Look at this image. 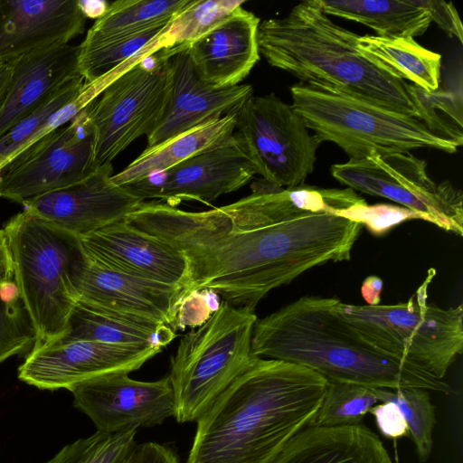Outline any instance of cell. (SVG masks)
I'll list each match as a JSON object with an SVG mask.
<instances>
[{
  "mask_svg": "<svg viewBox=\"0 0 463 463\" xmlns=\"http://www.w3.org/2000/svg\"><path fill=\"white\" fill-rule=\"evenodd\" d=\"M175 336V332L162 322L77 300L66 333L59 339L96 341L161 352Z\"/></svg>",
  "mask_w": 463,
  "mask_h": 463,
  "instance_id": "cb8c5ba5",
  "label": "cell"
},
{
  "mask_svg": "<svg viewBox=\"0 0 463 463\" xmlns=\"http://www.w3.org/2000/svg\"><path fill=\"white\" fill-rule=\"evenodd\" d=\"M327 15L354 21L381 37L422 35L432 20L419 0H320Z\"/></svg>",
  "mask_w": 463,
  "mask_h": 463,
  "instance_id": "4316f807",
  "label": "cell"
},
{
  "mask_svg": "<svg viewBox=\"0 0 463 463\" xmlns=\"http://www.w3.org/2000/svg\"><path fill=\"white\" fill-rule=\"evenodd\" d=\"M332 175L354 191L397 203L447 232L463 234V194L449 181L436 184L427 164L410 152L371 155L331 166Z\"/></svg>",
  "mask_w": 463,
  "mask_h": 463,
  "instance_id": "8fae6325",
  "label": "cell"
},
{
  "mask_svg": "<svg viewBox=\"0 0 463 463\" xmlns=\"http://www.w3.org/2000/svg\"><path fill=\"white\" fill-rule=\"evenodd\" d=\"M221 303L219 295L210 288L179 296L173 307L172 329L175 332L201 326L217 311Z\"/></svg>",
  "mask_w": 463,
  "mask_h": 463,
  "instance_id": "74e56055",
  "label": "cell"
},
{
  "mask_svg": "<svg viewBox=\"0 0 463 463\" xmlns=\"http://www.w3.org/2000/svg\"><path fill=\"white\" fill-rule=\"evenodd\" d=\"M170 87L168 54L162 49L119 75L89 104L97 166L111 164L132 142L155 130L166 109Z\"/></svg>",
  "mask_w": 463,
  "mask_h": 463,
  "instance_id": "9c48e42d",
  "label": "cell"
},
{
  "mask_svg": "<svg viewBox=\"0 0 463 463\" xmlns=\"http://www.w3.org/2000/svg\"><path fill=\"white\" fill-rule=\"evenodd\" d=\"M125 221L184 255L188 284L179 296L210 288L252 309L307 269L350 260L362 228L329 212L256 224L232 203L187 212L161 201L141 202Z\"/></svg>",
  "mask_w": 463,
  "mask_h": 463,
  "instance_id": "6da1fadb",
  "label": "cell"
},
{
  "mask_svg": "<svg viewBox=\"0 0 463 463\" xmlns=\"http://www.w3.org/2000/svg\"><path fill=\"white\" fill-rule=\"evenodd\" d=\"M434 275L430 269L406 303L356 306L337 299L335 308L371 344L442 380L463 350V307L428 304Z\"/></svg>",
  "mask_w": 463,
  "mask_h": 463,
  "instance_id": "ba28073f",
  "label": "cell"
},
{
  "mask_svg": "<svg viewBox=\"0 0 463 463\" xmlns=\"http://www.w3.org/2000/svg\"><path fill=\"white\" fill-rule=\"evenodd\" d=\"M159 352L88 340L33 345L18 368L20 381L40 390H69L104 374L139 369Z\"/></svg>",
  "mask_w": 463,
  "mask_h": 463,
  "instance_id": "9a60e30c",
  "label": "cell"
},
{
  "mask_svg": "<svg viewBox=\"0 0 463 463\" xmlns=\"http://www.w3.org/2000/svg\"><path fill=\"white\" fill-rule=\"evenodd\" d=\"M271 463H393L380 438L364 425L308 426Z\"/></svg>",
  "mask_w": 463,
  "mask_h": 463,
  "instance_id": "603a6c76",
  "label": "cell"
},
{
  "mask_svg": "<svg viewBox=\"0 0 463 463\" xmlns=\"http://www.w3.org/2000/svg\"><path fill=\"white\" fill-rule=\"evenodd\" d=\"M12 73L13 69L9 62H0V104L7 92Z\"/></svg>",
  "mask_w": 463,
  "mask_h": 463,
  "instance_id": "f6af8a7d",
  "label": "cell"
},
{
  "mask_svg": "<svg viewBox=\"0 0 463 463\" xmlns=\"http://www.w3.org/2000/svg\"><path fill=\"white\" fill-rule=\"evenodd\" d=\"M334 213L364 225L375 236L385 234L403 222L421 220L418 213L408 208L388 203L368 205L364 203Z\"/></svg>",
  "mask_w": 463,
  "mask_h": 463,
  "instance_id": "8d00e7d4",
  "label": "cell"
},
{
  "mask_svg": "<svg viewBox=\"0 0 463 463\" xmlns=\"http://www.w3.org/2000/svg\"><path fill=\"white\" fill-rule=\"evenodd\" d=\"M378 402L373 387L328 382L321 405L310 426L360 425L365 414Z\"/></svg>",
  "mask_w": 463,
  "mask_h": 463,
  "instance_id": "d6a6232c",
  "label": "cell"
},
{
  "mask_svg": "<svg viewBox=\"0 0 463 463\" xmlns=\"http://www.w3.org/2000/svg\"><path fill=\"white\" fill-rule=\"evenodd\" d=\"M72 284L77 300L162 322L172 328L173 307L180 293L175 288L119 270L89 255L83 248Z\"/></svg>",
  "mask_w": 463,
  "mask_h": 463,
  "instance_id": "ac0fdd59",
  "label": "cell"
},
{
  "mask_svg": "<svg viewBox=\"0 0 463 463\" xmlns=\"http://www.w3.org/2000/svg\"><path fill=\"white\" fill-rule=\"evenodd\" d=\"M363 56L392 76L408 80L426 91L439 87L441 56L420 45L412 37H358Z\"/></svg>",
  "mask_w": 463,
  "mask_h": 463,
  "instance_id": "83f0119b",
  "label": "cell"
},
{
  "mask_svg": "<svg viewBox=\"0 0 463 463\" xmlns=\"http://www.w3.org/2000/svg\"><path fill=\"white\" fill-rule=\"evenodd\" d=\"M68 391L74 407L104 433L153 427L175 413L168 376L142 382L131 379L128 373H114L83 381Z\"/></svg>",
  "mask_w": 463,
  "mask_h": 463,
  "instance_id": "4fadbf2b",
  "label": "cell"
},
{
  "mask_svg": "<svg viewBox=\"0 0 463 463\" xmlns=\"http://www.w3.org/2000/svg\"><path fill=\"white\" fill-rule=\"evenodd\" d=\"M165 50L171 70L170 93L160 122L146 137V148L237 112L253 95L250 84L216 88L204 82L193 66L188 44Z\"/></svg>",
  "mask_w": 463,
  "mask_h": 463,
  "instance_id": "e0dca14e",
  "label": "cell"
},
{
  "mask_svg": "<svg viewBox=\"0 0 463 463\" xmlns=\"http://www.w3.org/2000/svg\"><path fill=\"white\" fill-rule=\"evenodd\" d=\"M89 105L65 126L48 133L0 172V197L23 203L83 181L99 166Z\"/></svg>",
  "mask_w": 463,
  "mask_h": 463,
  "instance_id": "7c38bea8",
  "label": "cell"
},
{
  "mask_svg": "<svg viewBox=\"0 0 463 463\" xmlns=\"http://www.w3.org/2000/svg\"><path fill=\"white\" fill-rule=\"evenodd\" d=\"M234 137L263 181L278 187L304 184L320 145L292 105L274 93L251 96L236 112Z\"/></svg>",
  "mask_w": 463,
  "mask_h": 463,
  "instance_id": "30bf717a",
  "label": "cell"
},
{
  "mask_svg": "<svg viewBox=\"0 0 463 463\" xmlns=\"http://www.w3.org/2000/svg\"><path fill=\"white\" fill-rule=\"evenodd\" d=\"M192 0H118L108 5L85 36L96 42L134 33L172 18Z\"/></svg>",
  "mask_w": 463,
  "mask_h": 463,
  "instance_id": "f1b7e54d",
  "label": "cell"
},
{
  "mask_svg": "<svg viewBox=\"0 0 463 463\" xmlns=\"http://www.w3.org/2000/svg\"><path fill=\"white\" fill-rule=\"evenodd\" d=\"M411 91L420 111V120L435 135L463 145L462 95L436 90L426 91L411 84Z\"/></svg>",
  "mask_w": 463,
  "mask_h": 463,
  "instance_id": "836d02e7",
  "label": "cell"
},
{
  "mask_svg": "<svg viewBox=\"0 0 463 463\" xmlns=\"http://www.w3.org/2000/svg\"><path fill=\"white\" fill-rule=\"evenodd\" d=\"M420 4L430 14L432 22H435L449 35L456 36L460 43L463 42L462 24L458 14L450 2L419 0Z\"/></svg>",
  "mask_w": 463,
  "mask_h": 463,
  "instance_id": "ab89813d",
  "label": "cell"
},
{
  "mask_svg": "<svg viewBox=\"0 0 463 463\" xmlns=\"http://www.w3.org/2000/svg\"><path fill=\"white\" fill-rule=\"evenodd\" d=\"M137 430L96 431L64 446L45 463H123L137 446Z\"/></svg>",
  "mask_w": 463,
  "mask_h": 463,
  "instance_id": "e575fe53",
  "label": "cell"
},
{
  "mask_svg": "<svg viewBox=\"0 0 463 463\" xmlns=\"http://www.w3.org/2000/svg\"><path fill=\"white\" fill-rule=\"evenodd\" d=\"M336 300L305 296L257 319L251 355L305 366L328 382L449 392L442 380L366 340L336 310Z\"/></svg>",
  "mask_w": 463,
  "mask_h": 463,
  "instance_id": "3957f363",
  "label": "cell"
},
{
  "mask_svg": "<svg viewBox=\"0 0 463 463\" xmlns=\"http://www.w3.org/2000/svg\"><path fill=\"white\" fill-rule=\"evenodd\" d=\"M382 289L383 280L379 277L370 276L364 280L361 292L369 306H375L379 305Z\"/></svg>",
  "mask_w": 463,
  "mask_h": 463,
  "instance_id": "7bdbcfd3",
  "label": "cell"
},
{
  "mask_svg": "<svg viewBox=\"0 0 463 463\" xmlns=\"http://www.w3.org/2000/svg\"><path fill=\"white\" fill-rule=\"evenodd\" d=\"M292 107L321 144L333 142L350 159L428 147L456 153L458 146L432 133L420 118L326 87L298 82Z\"/></svg>",
  "mask_w": 463,
  "mask_h": 463,
  "instance_id": "8992f818",
  "label": "cell"
},
{
  "mask_svg": "<svg viewBox=\"0 0 463 463\" xmlns=\"http://www.w3.org/2000/svg\"><path fill=\"white\" fill-rule=\"evenodd\" d=\"M82 76L72 79L0 137V172L14 157L71 121L95 99Z\"/></svg>",
  "mask_w": 463,
  "mask_h": 463,
  "instance_id": "484cf974",
  "label": "cell"
},
{
  "mask_svg": "<svg viewBox=\"0 0 463 463\" xmlns=\"http://www.w3.org/2000/svg\"><path fill=\"white\" fill-rule=\"evenodd\" d=\"M123 463H181L175 451L168 445L156 442L137 444Z\"/></svg>",
  "mask_w": 463,
  "mask_h": 463,
  "instance_id": "60d3db41",
  "label": "cell"
},
{
  "mask_svg": "<svg viewBox=\"0 0 463 463\" xmlns=\"http://www.w3.org/2000/svg\"><path fill=\"white\" fill-rule=\"evenodd\" d=\"M36 341V333L14 281L0 288V364Z\"/></svg>",
  "mask_w": 463,
  "mask_h": 463,
  "instance_id": "d590c367",
  "label": "cell"
},
{
  "mask_svg": "<svg viewBox=\"0 0 463 463\" xmlns=\"http://www.w3.org/2000/svg\"><path fill=\"white\" fill-rule=\"evenodd\" d=\"M14 264L7 237L0 230V288L14 282Z\"/></svg>",
  "mask_w": 463,
  "mask_h": 463,
  "instance_id": "b9f144b4",
  "label": "cell"
},
{
  "mask_svg": "<svg viewBox=\"0 0 463 463\" xmlns=\"http://www.w3.org/2000/svg\"><path fill=\"white\" fill-rule=\"evenodd\" d=\"M79 239L89 255L119 270L175 288L179 295L187 287L188 263L184 255L125 220Z\"/></svg>",
  "mask_w": 463,
  "mask_h": 463,
  "instance_id": "d6986e66",
  "label": "cell"
},
{
  "mask_svg": "<svg viewBox=\"0 0 463 463\" xmlns=\"http://www.w3.org/2000/svg\"><path fill=\"white\" fill-rule=\"evenodd\" d=\"M260 19L241 6L202 37L188 44L198 76L216 88L239 85L260 60Z\"/></svg>",
  "mask_w": 463,
  "mask_h": 463,
  "instance_id": "44dd1931",
  "label": "cell"
},
{
  "mask_svg": "<svg viewBox=\"0 0 463 463\" xmlns=\"http://www.w3.org/2000/svg\"><path fill=\"white\" fill-rule=\"evenodd\" d=\"M359 35L335 24L320 0L295 5L281 18L260 23V54L302 83L326 87L420 119L411 84L358 51Z\"/></svg>",
  "mask_w": 463,
  "mask_h": 463,
  "instance_id": "277c9868",
  "label": "cell"
},
{
  "mask_svg": "<svg viewBox=\"0 0 463 463\" xmlns=\"http://www.w3.org/2000/svg\"><path fill=\"white\" fill-rule=\"evenodd\" d=\"M3 230L14 281L36 333L33 345L62 337L77 301L72 276L82 251L79 237L25 209Z\"/></svg>",
  "mask_w": 463,
  "mask_h": 463,
  "instance_id": "5b68a950",
  "label": "cell"
},
{
  "mask_svg": "<svg viewBox=\"0 0 463 463\" xmlns=\"http://www.w3.org/2000/svg\"><path fill=\"white\" fill-rule=\"evenodd\" d=\"M327 383L305 366L253 356L197 420L186 463H271L311 425Z\"/></svg>",
  "mask_w": 463,
  "mask_h": 463,
  "instance_id": "7a4b0ae2",
  "label": "cell"
},
{
  "mask_svg": "<svg viewBox=\"0 0 463 463\" xmlns=\"http://www.w3.org/2000/svg\"><path fill=\"white\" fill-rule=\"evenodd\" d=\"M257 319L255 309L222 300L203 325L181 338L168 375L177 422L197 421L247 368Z\"/></svg>",
  "mask_w": 463,
  "mask_h": 463,
  "instance_id": "52a82bcc",
  "label": "cell"
},
{
  "mask_svg": "<svg viewBox=\"0 0 463 463\" xmlns=\"http://www.w3.org/2000/svg\"><path fill=\"white\" fill-rule=\"evenodd\" d=\"M80 6L86 17L99 18L106 10L108 5L104 2L80 1Z\"/></svg>",
  "mask_w": 463,
  "mask_h": 463,
  "instance_id": "ee69618b",
  "label": "cell"
},
{
  "mask_svg": "<svg viewBox=\"0 0 463 463\" xmlns=\"http://www.w3.org/2000/svg\"><path fill=\"white\" fill-rule=\"evenodd\" d=\"M86 19L80 0H0V62L68 44Z\"/></svg>",
  "mask_w": 463,
  "mask_h": 463,
  "instance_id": "ffe728a7",
  "label": "cell"
},
{
  "mask_svg": "<svg viewBox=\"0 0 463 463\" xmlns=\"http://www.w3.org/2000/svg\"><path fill=\"white\" fill-rule=\"evenodd\" d=\"M170 22L105 40L82 41L79 45L78 66L84 81L99 79L137 54L160 36Z\"/></svg>",
  "mask_w": 463,
  "mask_h": 463,
  "instance_id": "f546056e",
  "label": "cell"
},
{
  "mask_svg": "<svg viewBox=\"0 0 463 463\" xmlns=\"http://www.w3.org/2000/svg\"><path fill=\"white\" fill-rule=\"evenodd\" d=\"M256 174L250 158L233 137L224 145L165 172L122 186L141 201L158 199L171 206L182 201L210 204L221 195L243 187Z\"/></svg>",
  "mask_w": 463,
  "mask_h": 463,
  "instance_id": "5bb4252c",
  "label": "cell"
},
{
  "mask_svg": "<svg viewBox=\"0 0 463 463\" xmlns=\"http://www.w3.org/2000/svg\"><path fill=\"white\" fill-rule=\"evenodd\" d=\"M79 45H55L14 61L12 79L0 104V137L34 110L53 92L81 76Z\"/></svg>",
  "mask_w": 463,
  "mask_h": 463,
  "instance_id": "7402d4cb",
  "label": "cell"
},
{
  "mask_svg": "<svg viewBox=\"0 0 463 463\" xmlns=\"http://www.w3.org/2000/svg\"><path fill=\"white\" fill-rule=\"evenodd\" d=\"M373 390L379 402H392L398 406L406 420L408 437L415 445L419 461L429 459L433 447L432 433L436 419L428 390L417 387Z\"/></svg>",
  "mask_w": 463,
  "mask_h": 463,
  "instance_id": "1f68e13d",
  "label": "cell"
},
{
  "mask_svg": "<svg viewBox=\"0 0 463 463\" xmlns=\"http://www.w3.org/2000/svg\"><path fill=\"white\" fill-rule=\"evenodd\" d=\"M236 128V112L218 120L208 122L155 147L146 148L122 171L114 174L117 185L140 181L156 173L165 172L175 165L229 142Z\"/></svg>",
  "mask_w": 463,
  "mask_h": 463,
  "instance_id": "d4e9b609",
  "label": "cell"
},
{
  "mask_svg": "<svg viewBox=\"0 0 463 463\" xmlns=\"http://www.w3.org/2000/svg\"><path fill=\"white\" fill-rule=\"evenodd\" d=\"M244 3L241 0H192L172 18L158 37V48L171 49L191 43L221 24Z\"/></svg>",
  "mask_w": 463,
  "mask_h": 463,
  "instance_id": "4dcf8cb0",
  "label": "cell"
},
{
  "mask_svg": "<svg viewBox=\"0 0 463 463\" xmlns=\"http://www.w3.org/2000/svg\"><path fill=\"white\" fill-rule=\"evenodd\" d=\"M375 419L380 432L388 439H397L408 436V426L398 406L392 402L374 405L369 411Z\"/></svg>",
  "mask_w": 463,
  "mask_h": 463,
  "instance_id": "f35d334b",
  "label": "cell"
},
{
  "mask_svg": "<svg viewBox=\"0 0 463 463\" xmlns=\"http://www.w3.org/2000/svg\"><path fill=\"white\" fill-rule=\"evenodd\" d=\"M111 164L71 186L22 203L24 209L45 222L82 237L122 221L141 202L122 185L115 184Z\"/></svg>",
  "mask_w": 463,
  "mask_h": 463,
  "instance_id": "2e32d148",
  "label": "cell"
}]
</instances>
